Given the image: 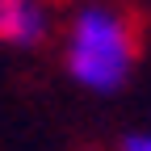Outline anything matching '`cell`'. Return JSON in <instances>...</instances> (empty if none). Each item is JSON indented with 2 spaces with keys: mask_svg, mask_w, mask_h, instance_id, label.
<instances>
[{
  "mask_svg": "<svg viewBox=\"0 0 151 151\" xmlns=\"http://www.w3.org/2000/svg\"><path fill=\"white\" fill-rule=\"evenodd\" d=\"M122 151H151V134H126Z\"/></svg>",
  "mask_w": 151,
  "mask_h": 151,
  "instance_id": "obj_3",
  "label": "cell"
},
{
  "mask_svg": "<svg viewBox=\"0 0 151 151\" xmlns=\"http://www.w3.org/2000/svg\"><path fill=\"white\" fill-rule=\"evenodd\" d=\"M46 34V9L38 0H0V42L34 46Z\"/></svg>",
  "mask_w": 151,
  "mask_h": 151,
  "instance_id": "obj_2",
  "label": "cell"
},
{
  "mask_svg": "<svg viewBox=\"0 0 151 151\" xmlns=\"http://www.w3.org/2000/svg\"><path fill=\"white\" fill-rule=\"evenodd\" d=\"M134 25L109 4H84L71 17L67 34V71L88 92H118L134 67Z\"/></svg>",
  "mask_w": 151,
  "mask_h": 151,
  "instance_id": "obj_1",
  "label": "cell"
}]
</instances>
